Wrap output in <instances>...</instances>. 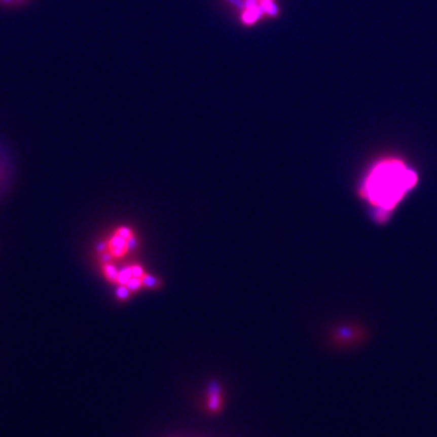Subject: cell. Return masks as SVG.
Returning <instances> with one entry per match:
<instances>
[{"instance_id": "cell-5", "label": "cell", "mask_w": 437, "mask_h": 437, "mask_svg": "<svg viewBox=\"0 0 437 437\" xmlns=\"http://www.w3.org/2000/svg\"><path fill=\"white\" fill-rule=\"evenodd\" d=\"M17 2H23V0H17Z\"/></svg>"}, {"instance_id": "cell-1", "label": "cell", "mask_w": 437, "mask_h": 437, "mask_svg": "<svg viewBox=\"0 0 437 437\" xmlns=\"http://www.w3.org/2000/svg\"><path fill=\"white\" fill-rule=\"evenodd\" d=\"M418 174L396 158L377 162L366 174L358 187V196L371 205L377 223L384 224L417 186Z\"/></svg>"}, {"instance_id": "cell-3", "label": "cell", "mask_w": 437, "mask_h": 437, "mask_svg": "<svg viewBox=\"0 0 437 437\" xmlns=\"http://www.w3.org/2000/svg\"><path fill=\"white\" fill-rule=\"evenodd\" d=\"M221 405V392L220 387L216 384H213L209 390V408L211 411H216Z\"/></svg>"}, {"instance_id": "cell-2", "label": "cell", "mask_w": 437, "mask_h": 437, "mask_svg": "<svg viewBox=\"0 0 437 437\" xmlns=\"http://www.w3.org/2000/svg\"><path fill=\"white\" fill-rule=\"evenodd\" d=\"M103 245V253L118 259L128 254V251L135 247L134 233L128 227H119L115 235L108 239V242L104 243Z\"/></svg>"}, {"instance_id": "cell-4", "label": "cell", "mask_w": 437, "mask_h": 437, "mask_svg": "<svg viewBox=\"0 0 437 437\" xmlns=\"http://www.w3.org/2000/svg\"><path fill=\"white\" fill-rule=\"evenodd\" d=\"M2 2H5V3H11L12 0H2Z\"/></svg>"}]
</instances>
